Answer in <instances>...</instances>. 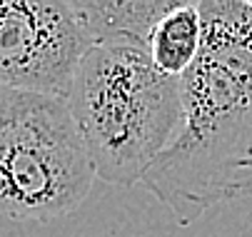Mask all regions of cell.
<instances>
[{
    "label": "cell",
    "instance_id": "6da1fadb",
    "mask_svg": "<svg viewBox=\"0 0 252 237\" xmlns=\"http://www.w3.org/2000/svg\"><path fill=\"white\" fill-rule=\"evenodd\" d=\"M200 15L205 38L183 75V127L140 182L177 225L252 195V0H205Z\"/></svg>",
    "mask_w": 252,
    "mask_h": 237
},
{
    "label": "cell",
    "instance_id": "7a4b0ae2",
    "mask_svg": "<svg viewBox=\"0 0 252 237\" xmlns=\"http://www.w3.org/2000/svg\"><path fill=\"white\" fill-rule=\"evenodd\" d=\"M95 178L137 185L183 127V78L158 70L145 50L93 48L67 95Z\"/></svg>",
    "mask_w": 252,
    "mask_h": 237
},
{
    "label": "cell",
    "instance_id": "3957f363",
    "mask_svg": "<svg viewBox=\"0 0 252 237\" xmlns=\"http://www.w3.org/2000/svg\"><path fill=\"white\" fill-rule=\"evenodd\" d=\"M95 180L65 97L0 88V215L58 220L83 205Z\"/></svg>",
    "mask_w": 252,
    "mask_h": 237
},
{
    "label": "cell",
    "instance_id": "277c9868",
    "mask_svg": "<svg viewBox=\"0 0 252 237\" xmlns=\"http://www.w3.org/2000/svg\"><path fill=\"white\" fill-rule=\"evenodd\" d=\"M93 48L75 3L0 0V88L67 100Z\"/></svg>",
    "mask_w": 252,
    "mask_h": 237
},
{
    "label": "cell",
    "instance_id": "5b68a950",
    "mask_svg": "<svg viewBox=\"0 0 252 237\" xmlns=\"http://www.w3.org/2000/svg\"><path fill=\"white\" fill-rule=\"evenodd\" d=\"M75 5L95 48H135L148 53L158 23L180 5V0H78Z\"/></svg>",
    "mask_w": 252,
    "mask_h": 237
},
{
    "label": "cell",
    "instance_id": "8992f818",
    "mask_svg": "<svg viewBox=\"0 0 252 237\" xmlns=\"http://www.w3.org/2000/svg\"><path fill=\"white\" fill-rule=\"evenodd\" d=\"M202 15L200 3H180L170 10L155 28L148 55L155 62L158 70L172 78H183L195 65L202 50Z\"/></svg>",
    "mask_w": 252,
    "mask_h": 237
}]
</instances>
